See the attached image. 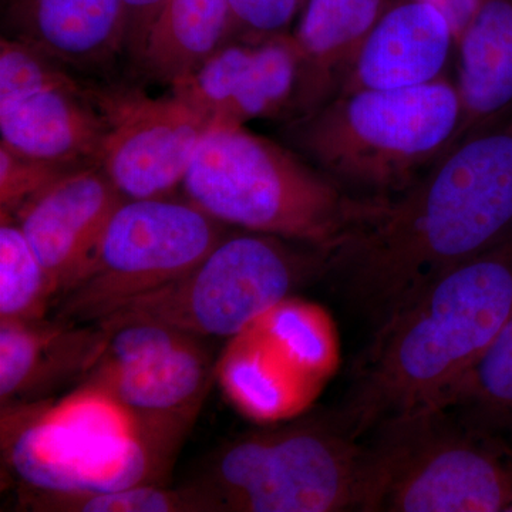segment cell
Instances as JSON below:
<instances>
[{
	"label": "cell",
	"mask_w": 512,
	"mask_h": 512,
	"mask_svg": "<svg viewBox=\"0 0 512 512\" xmlns=\"http://www.w3.org/2000/svg\"><path fill=\"white\" fill-rule=\"evenodd\" d=\"M512 238V114L406 190L369 200L328 274L372 328L440 276Z\"/></svg>",
	"instance_id": "obj_1"
},
{
	"label": "cell",
	"mask_w": 512,
	"mask_h": 512,
	"mask_svg": "<svg viewBox=\"0 0 512 512\" xmlns=\"http://www.w3.org/2000/svg\"><path fill=\"white\" fill-rule=\"evenodd\" d=\"M512 316V238L464 262L372 330L332 419L357 440L446 409Z\"/></svg>",
	"instance_id": "obj_2"
},
{
	"label": "cell",
	"mask_w": 512,
	"mask_h": 512,
	"mask_svg": "<svg viewBox=\"0 0 512 512\" xmlns=\"http://www.w3.org/2000/svg\"><path fill=\"white\" fill-rule=\"evenodd\" d=\"M463 109L447 76L423 86L357 90L288 121L293 150L362 200L409 188L454 147Z\"/></svg>",
	"instance_id": "obj_3"
},
{
	"label": "cell",
	"mask_w": 512,
	"mask_h": 512,
	"mask_svg": "<svg viewBox=\"0 0 512 512\" xmlns=\"http://www.w3.org/2000/svg\"><path fill=\"white\" fill-rule=\"evenodd\" d=\"M185 198L227 227L289 239L332 254L365 215L293 148L235 124H212L185 174Z\"/></svg>",
	"instance_id": "obj_4"
},
{
	"label": "cell",
	"mask_w": 512,
	"mask_h": 512,
	"mask_svg": "<svg viewBox=\"0 0 512 512\" xmlns=\"http://www.w3.org/2000/svg\"><path fill=\"white\" fill-rule=\"evenodd\" d=\"M362 512H512V447L446 409L366 437Z\"/></svg>",
	"instance_id": "obj_5"
},
{
	"label": "cell",
	"mask_w": 512,
	"mask_h": 512,
	"mask_svg": "<svg viewBox=\"0 0 512 512\" xmlns=\"http://www.w3.org/2000/svg\"><path fill=\"white\" fill-rule=\"evenodd\" d=\"M365 456L326 413L232 441L187 487L200 512L360 511Z\"/></svg>",
	"instance_id": "obj_6"
},
{
	"label": "cell",
	"mask_w": 512,
	"mask_h": 512,
	"mask_svg": "<svg viewBox=\"0 0 512 512\" xmlns=\"http://www.w3.org/2000/svg\"><path fill=\"white\" fill-rule=\"evenodd\" d=\"M329 252L261 232H228L187 274L96 323H161L190 335L234 338L293 291L325 278Z\"/></svg>",
	"instance_id": "obj_7"
},
{
	"label": "cell",
	"mask_w": 512,
	"mask_h": 512,
	"mask_svg": "<svg viewBox=\"0 0 512 512\" xmlns=\"http://www.w3.org/2000/svg\"><path fill=\"white\" fill-rule=\"evenodd\" d=\"M228 227L190 200H126L86 264L57 296L53 318L96 325L200 264Z\"/></svg>",
	"instance_id": "obj_8"
},
{
	"label": "cell",
	"mask_w": 512,
	"mask_h": 512,
	"mask_svg": "<svg viewBox=\"0 0 512 512\" xmlns=\"http://www.w3.org/2000/svg\"><path fill=\"white\" fill-rule=\"evenodd\" d=\"M104 120L92 84L36 49L0 39V141L55 163L99 164Z\"/></svg>",
	"instance_id": "obj_9"
},
{
	"label": "cell",
	"mask_w": 512,
	"mask_h": 512,
	"mask_svg": "<svg viewBox=\"0 0 512 512\" xmlns=\"http://www.w3.org/2000/svg\"><path fill=\"white\" fill-rule=\"evenodd\" d=\"M93 86L104 120L99 165L127 200L170 197L183 187L198 144L212 126L180 96Z\"/></svg>",
	"instance_id": "obj_10"
},
{
	"label": "cell",
	"mask_w": 512,
	"mask_h": 512,
	"mask_svg": "<svg viewBox=\"0 0 512 512\" xmlns=\"http://www.w3.org/2000/svg\"><path fill=\"white\" fill-rule=\"evenodd\" d=\"M299 53L292 33L231 36L171 92L207 114L212 124L291 117L299 84Z\"/></svg>",
	"instance_id": "obj_11"
},
{
	"label": "cell",
	"mask_w": 512,
	"mask_h": 512,
	"mask_svg": "<svg viewBox=\"0 0 512 512\" xmlns=\"http://www.w3.org/2000/svg\"><path fill=\"white\" fill-rule=\"evenodd\" d=\"M211 359L194 338L165 355L131 365H96L84 387L119 404L138 436L164 456L197 416L211 384Z\"/></svg>",
	"instance_id": "obj_12"
},
{
	"label": "cell",
	"mask_w": 512,
	"mask_h": 512,
	"mask_svg": "<svg viewBox=\"0 0 512 512\" xmlns=\"http://www.w3.org/2000/svg\"><path fill=\"white\" fill-rule=\"evenodd\" d=\"M126 200L101 165L86 164L64 174L12 215L55 281L57 296L79 274Z\"/></svg>",
	"instance_id": "obj_13"
},
{
	"label": "cell",
	"mask_w": 512,
	"mask_h": 512,
	"mask_svg": "<svg viewBox=\"0 0 512 512\" xmlns=\"http://www.w3.org/2000/svg\"><path fill=\"white\" fill-rule=\"evenodd\" d=\"M456 36L423 0L390 6L377 20L339 94L423 86L446 76Z\"/></svg>",
	"instance_id": "obj_14"
},
{
	"label": "cell",
	"mask_w": 512,
	"mask_h": 512,
	"mask_svg": "<svg viewBox=\"0 0 512 512\" xmlns=\"http://www.w3.org/2000/svg\"><path fill=\"white\" fill-rule=\"evenodd\" d=\"M106 330L64 320H0V403L43 402L57 387L82 382L103 353Z\"/></svg>",
	"instance_id": "obj_15"
},
{
	"label": "cell",
	"mask_w": 512,
	"mask_h": 512,
	"mask_svg": "<svg viewBox=\"0 0 512 512\" xmlns=\"http://www.w3.org/2000/svg\"><path fill=\"white\" fill-rule=\"evenodd\" d=\"M2 29L73 69L107 66L126 52L123 0H2Z\"/></svg>",
	"instance_id": "obj_16"
},
{
	"label": "cell",
	"mask_w": 512,
	"mask_h": 512,
	"mask_svg": "<svg viewBox=\"0 0 512 512\" xmlns=\"http://www.w3.org/2000/svg\"><path fill=\"white\" fill-rule=\"evenodd\" d=\"M389 0H308L295 33L299 84L291 117L301 119L338 96Z\"/></svg>",
	"instance_id": "obj_17"
},
{
	"label": "cell",
	"mask_w": 512,
	"mask_h": 512,
	"mask_svg": "<svg viewBox=\"0 0 512 512\" xmlns=\"http://www.w3.org/2000/svg\"><path fill=\"white\" fill-rule=\"evenodd\" d=\"M458 96L463 109L456 143L512 114V0H483L457 40Z\"/></svg>",
	"instance_id": "obj_18"
},
{
	"label": "cell",
	"mask_w": 512,
	"mask_h": 512,
	"mask_svg": "<svg viewBox=\"0 0 512 512\" xmlns=\"http://www.w3.org/2000/svg\"><path fill=\"white\" fill-rule=\"evenodd\" d=\"M231 35L229 0H167L148 36L141 67L151 79L171 87Z\"/></svg>",
	"instance_id": "obj_19"
},
{
	"label": "cell",
	"mask_w": 512,
	"mask_h": 512,
	"mask_svg": "<svg viewBox=\"0 0 512 512\" xmlns=\"http://www.w3.org/2000/svg\"><path fill=\"white\" fill-rule=\"evenodd\" d=\"M448 409L468 426L512 447V316L468 373Z\"/></svg>",
	"instance_id": "obj_20"
},
{
	"label": "cell",
	"mask_w": 512,
	"mask_h": 512,
	"mask_svg": "<svg viewBox=\"0 0 512 512\" xmlns=\"http://www.w3.org/2000/svg\"><path fill=\"white\" fill-rule=\"evenodd\" d=\"M57 286L39 261L22 229L0 214V320L47 318Z\"/></svg>",
	"instance_id": "obj_21"
},
{
	"label": "cell",
	"mask_w": 512,
	"mask_h": 512,
	"mask_svg": "<svg viewBox=\"0 0 512 512\" xmlns=\"http://www.w3.org/2000/svg\"><path fill=\"white\" fill-rule=\"evenodd\" d=\"M23 507L40 512H200L187 487L140 484L104 493H40L20 490Z\"/></svg>",
	"instance_id": "obj_22"
},
{
	"label": "cell",
	"mask_w": 512,
	"mask_h": 512,
	"mask_svg": "<svg viewBox=\"0 0 512 512\" xmlns=\"http://www.w3.org/2000/svg\"><path fill=\"white\" fill-rule=\"evenodd\" d=\"M77 167L80 165L28 156L0 141V214L12 217L39 192Z\"/></svg>",
	"instance_id": "obj_23"
},
{
	"label": "cell",
	"mask_w": 512,
	"mask_h": 512,
	"mask_svg": "<svg viewBox=\"0 0 512 512\" xmlns=\"http://www.w3.org/2000/svg\"><path fill=\"white\" fill-rule=\"evenodd\" d=\"M302 0H229L231 36H266L288 32Z\"/></svg>",
	"instance_id": "obj_24"
},
{
	"label": "cell",
	"mask_w": 512,
	"mask_h": 512,
	"mask_svg": "<svg viewBox=\"0 0 512 512\" xmlns=\"http://www.w3.org/2000/svg\"><path fill=\"white\" fill-rule=\"evenodd\" d=\"M165 2L167 0H123L124 49L138 63Z\"/></svg>",
	"instance_id": "obj_25"
},
{
	"label": "cell",
	"mask_w": 512,
	"mask_h": 512,
	"mask_svg": "<svg viewBox=\"0 0 512 512\" xmlns=\"http://www.w3.org/2000/svg\"><path fill=\"white\" fill-rule=\"evenodd\" d=\"M423 2L429 3L433 8L439 10L441 15L448 20L457 42L458 37L476 15L483 0H423Z\"/></svg>",
	"instance_id": "obj_26"
}]
</instances>
